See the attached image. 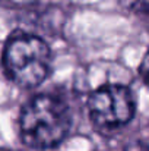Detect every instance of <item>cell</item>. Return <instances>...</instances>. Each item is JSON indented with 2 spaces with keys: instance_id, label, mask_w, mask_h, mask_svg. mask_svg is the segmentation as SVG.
Instances as JSON below:
<instances>
[{
  "instance_id": "obj_1",
  "label": "cell",
  "mask_w": 149,
  "mask_h": 151,
  "mask_svg": "<svg viewBox=\"0 0 149 151\" xmlns=\"http://www.w3.org/2000/svg\"><path fill=\"white\" fill-rule=\"evenodd\" d=\"M72 117L69 107L58 97L40 94L22 109L19 117L21 138L37 150L57 147L69 134Z\"/></svg>"
},
{
  "instance_id": "obj_2",
  "label": "cell",
  "mask_w": 149,
  "mask_h": 151,
  "mask_svg": "<svg viewBox=\"0 0 149 151\" xmlns=\"http://www.w3.org/2000/svg\"><path fill=\"white\" fill-rule=\"evenodd\" d=\"M7 76L22 88L38 87L50 73L51 51L44 40L29 34L12 37L3 51Z\"/></svg>"
},
{
  "instance_id": "obj_3",
  "label": "cell",
  "mask_w": 149,
  "mask_h": 151,
  "mask_svg": "<svg viewBox=\"0 0 149 151\" xmlns=\"http://www.w3.org/2000/svg\"><path fill=\"white\" fill-rule=\"evenodd\" d=\"M89 116L101 132H117L135 116L136 101L124 85H104L89 97Z\"/></svg>"
},
{
  "instance_id": "obj_4",
  "label": "cell",
  "mask_w": 149,
  "mask_h": 151,
  "mask_svg": "<svg viewBox=\"0 0 149 151\" xmlns=\"http://www.w3.org/2000/svg\"><path fill=\"white\" fill-rule=\"evenodd\" d=\"M126 9L136 12V13H142L146 15L148 13V1L149 0H118Z\"/></svg>"
},
{
  "instance_id": "obj_5",
  "label": "cell",
  "mask_w": 149,
  "mask_h": 151,
  "mask_svg": "<svg viewBox=\"0 0 149 151\" xmlns=\"http://www.w3.org/2000/svg\"><path fill=\"white\" fill-rule=\"evenodd\" d=\"M124 151H148V145L143 141H133L124 148Z\"/></svg>"
}]
</instances>
